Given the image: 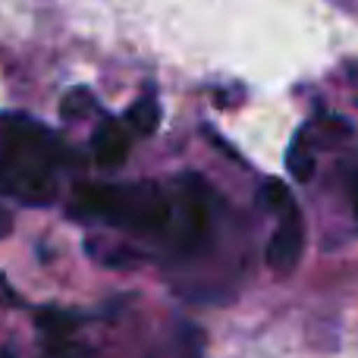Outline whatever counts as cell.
I'll list each match as a JSON object with an SVG mask.
<instances>
[{"label":"cell","instance_id":"1","mask_svg":"<svg viewBox=\"0 0 358 358\" xmlns=\"http://www.w3.org/2000/svg\"><path fill=\"white\" fill-rule=\"evenodd\" d=\"M0 179L25 201L50 198V167H54V136L25 117H6L0 126Z\"/></svg>","mask_w":358,"mask_h":358},{"label":"cell","instance_id":"2","mask_svg":"<svg viewBox=\"0 0 358 358\" xmlns=\"http://www.w3.org/2000/svg\"><path fill=\"white\" fill-rule=\"evenodd\" d=\"M76 208L82 214L117 223V227L148 229V233L164 229L170 220V201L155 182H136V185L88 182L76 192Z\"/></svg>","mask_w":358,"mask_h":358},{"label":"cell","instance_id":"3","mask_svg":"<svg viewBox=\"0 0 358 358\" xmlns=\"http://www.w3.org/2000/svg\"><path fill=\"white\" fill-rule=\"evenodd\" d=\"M302 242H305V233H302V217L296 214V208L286 210L280 227L273 229L271 236V245H267V264L273 267L277 273H286L296 267L299 255H302Z\"/></svg>","mask_w":358,"mask_h":358},{"label":"cell","instance_id":"4","mask_svg":"<svg viewBox=\"0 0 358 358\" xmlns=\"http://www.w3.org/2000/svg\"><path fill=\"white\" fill-rule=\"evenodd\" d=\"M92 155L101 167H120L126 161V155H129V132H126V126L117 123V120L101 123L92 138Z\"/></svg>","mask_w":358,"mask_h":358},{"label":"cell","instance_id":"5","mask_svg":"<svg viewBox=\"0 0 358 358\" xmlns=\"http://www.w3.org/2000/svg\"><path fill=\"white\" fill-rule=\"evenodd\" d=\"M157 123H161V104H157L151 94L138 98L136 104L126 110V126H129L132 132H138V136H151V132L157 129Z\"/></svg>","mask_w":358,"mask_h":358},{"label":"cell","instance_id":"6","mask_svg":"<svg viewBox=\"0 0 358 358\" xmlns=\"http://www.w3.org/2000/svg\"><path fill=\"white\" fill-rule=\"evenodd\" d=\"M98 107V101H94V94L88 92V88H73V92H66V98L60 101V113L66 120H82L88 117V113Z\"/></svg>","mask_w":358,"mask_h":358},{"label":"cell","instance_id":"7","mask_svg":"<svg viewBox=\"0 0 358 358\" xmlns=\"http://www.w3.org/2000/svg\"><path fill=\"white\" fill-rule=\"evenodd\" d=\"M286 167H289V173L299 179V182H308L311 176H315V157H311V151L302 148V142H296L289 148V155H286Z\"/></svg>","mask_w":358,"mask_h":358},{"label":"cell","instance_id":"8","mask_svg":"<svg viewBox=\"0 0 358 358\" xmlns=\"http://www.w3.org/2000/svg\"><path fill=\"white\" fill-rule=\"evenodd\" d=\"M261 204L271 208V210L286 214V210H292V195H289V189H286L280 179H267L264 189H261Z\"/></svg>","mask_w":358,"mask_h":358},{"label":"cell","instance_id":"9","mask_svg":"<svg viewBox=\"0 0 358 358\" xmlns=\"http://www.w3.org/2000/svg\"><path fill=\"white\" fill-rule=\"evenodd\" d=\"M38 324H41L50 336H60V334H66V330H73V317L57 315V311H44V315H38Z\"/></svg>","mask_w":358,"mask_h":358},{"label":"cell","instance_id":"10","mask_svg":"<svg viewBox=\"0 0 358 358\" xmlns=\"http://www.w3.org/2000/svg\"><path fill=\"white\" fill-rule=\"evenodd\" d=\"M10 229H13V214L3 208V204H0V239H3V236H10Z\"/></svg>","mask_w":358,"mask_h":358},{"label":"cell","instance_id":"11","mask_svg":"<svg viewBox=\"0 0 358 358\" xmlns=\"http://www.w3.org/2000/svg\"><path fill=\"white\" fill-rule=\"evenodd\" d=\"M352 198H355V217H358V182H355V192H352Z\"/></svg>","mask_w":358,"mask_h":358}]
</instances>
